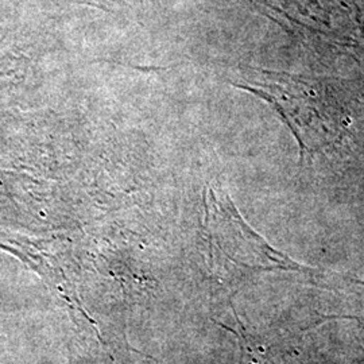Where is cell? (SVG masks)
I'll list each match as a JSON object with an SVG mask.
<instances>
[{
  "label": "cell",
  "mask_w": 364,
  "mask_h": 364,
  "mask_svg": "<svg viewBox=\"0 0 364 364\" xmlns=\"http://www.w3.org/2000/svg\"><path fill=\"white\" fill-rule=\"evenodd\" d=\"M358 320V323H359V326H362V329H363V333H364V317H362V318H356Z\"/></svg>",
  "instance_id": "3"
},
{
  "label": "cell",
  "mask_w": 364,
  "mask_h": 364,
  "mask_svg": "<svg viewBox=\"0 0 364 364\" xmlns=\"http://www.w3.org/2000/svg\"><path fill=\"white\" fill-rule=\"evenodd\" d=\"M235 87L273 107L293 132L302 162L340 144L350 126L346 107L323 78L262 70L259 78Z\"/></svg>",
  "instance_id": "2"
},
{
  "label": "cell",
  "mask_w": 364,
  "mask_h": 364,
  "mask_svg": "<svg viewBox=\"0 0 364 364\" xmlns=\"http://www.w3.org/2000/svg\"><path fill=\"white\" fill-rule=\"evenodd\" d=\"M204 230L208 239L213 267L230 279L250 274L287 273L301 275L316 287H341L364 285L359 279L317 267L304 266L270 246L242 219L230 196L220 188L210 186L204 195Z\"/></svg>",
  "instance_id": "1"
},
{
  "label": "cell",
  "mask_w": 364,
  "mask_h": 364,
  "mask_svg": "<svg viewBox=\"0 0 364 364\" xmlns=\"http://www.w3.org/2000/svg\"><path fill=\"white\" fill-rule=\"evenodd\" d=\"M252 364H262V363H260V362H258V363H257V362H254V363H252Z\"/></svg>",
  "instance_id": "4"
}]
</instances>
